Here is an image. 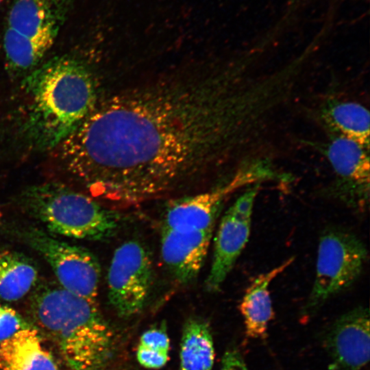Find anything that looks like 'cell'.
Segmentation results:
<instances>
[{"label":"cell","mask_w":370,"mask_h":370,"mask_svg":"<svg viewBox=\"0 0 370 370\" xmlns=\"http://www.w3.org/2000/svg\"><path fill=\"white\" fill-rule=\"evenodd\" d=\"M282 109L275 81L245 53L200 75L109 98L57 147L65 169L95 196L133 204L232 160L269 158Z\"/></svg>","instance_id":"6da1fadb"},{"label":"cell","mask_w":370,"mask_h":370,"mask_svg":"<svg viewBox=\"0 0 370 370\" xmlns=\"http://www.w3.org/2000/svg\"><path fill=\"white\" fill-rule=\"evenodd\" d=\"M30 312L71 370H103L111 362L115 334L97 301L45 282L33 292Z\"/></svg>","instance_id":"7a4b0ae2"},{"label":"cell","mask_w":370,"mask_h":370,"mask_svg":"<svg viewBox=\"0 0 370 370\" xmlns=\"http://www.w3.org/2000/svg\"><path fill=\"white\" fill-rule=\"evenodd\" d=\"M28 97L24 131L36 147H57L96 105V88L88 69L69 56L55 58L25 82Z\"/></svg>","instance_id":"3957f363"},{"label":"cell","mask_w":370,"mask_h":370,"mask_svg":"<svg viewBox=\"0 0 370 370\" xmlns=\"http://www.w3.org/2000/svg\"><path fill=\"white\" fill-rule=\"evenodd\" d=\"M25 210L50 232L77 239L102 240L118 227L116 214L90 197L58 183L32 186L21 195Z\"/></svg>","instance_id":"277c9868"},{"label":"cell","mask_w":370,"mask_h":370,"mask_svg":"<svg viewBox=\"0 0 370 370\" xmlns=\"http://www.w3.org/2000/svg\"><path fill=\"white\" fill-rule=\"evenodd\" d=\"M367 258V249L356 234L336 227L325 230L319 240L315 278L303 314L310 317L330 299L352 286Z\"/></svg>","instance_id":"5b68a950"},{"label":"cell","mask_w":370,"mask_h":370,"mask_svg":"<svg viewBox=\"0 0 370 370\" xmlns=\"http://www.w3.org/2000/svg\"><path fill=\"white\" fill-rule=\"evenodd\" d=\"M17 233L51 266L64 289L97 301L100 266L87 249L56 239L34 227L22 228Z\"/></svg>","instance_id":"8992f818"},{"label":"cell","mask_w":370,"mask_h":370,"mask_svg":"<svg viewBox=\"0 0 370 370\" xmlns=\"http://www.w3.org/2000/svg\"><path fill=\"white\" fill-rule=\"evenodd\" d=\"M153 284L149 251L139 241L122 243L114 252L108 274L109 301L116 312L128 318L144 308Z\"/></svg>","instance_id":"52a82bcc"},{"label":"cell","mask_w":370,"mask_h":370,"mask_svg":"<svg viewBox=\"0 0 370 370\" xmlns=\"http://www.w3.org/2000/svg\"><path fill=\"white\" fill-rule=\"evenodd\" d=\"M369 150L353 140L336 134L330 138L324 151L335 175L330 194L359 212L365 211L369 204Z\"/></svg>","instance_id":"ba28073f"},{"label":"cell","mask_w":370,"mask_h":370,"mask_svg":"<svg viewBox=\"0 0 370 370\" xmlns=\"http://www.w3.org/2000/svg\"><path fill=\"white\" fill-rule=\"evenodd\" d=\"M260 184L247 187L223 215L214 240L212 262L206 280L209 291H218L247 245L255 199Z\"/></svg>","instance_id":"9c48e42d"},{"label":"cell","mask_w":370,"mask_h":370,"mask_svg":"<svg viewBox=\"0 0 370 370\" xmlns=\"http://www.w3.org/2000/svg\"><path fill=\"white\" fill-rule=\"evenodd\" d=\"M71 0H12L3 37L29 42L47 51L68 16Z\"/></svg>","instance_id":"30bf717a"},{"label":"cell","mask_w":370,"mask_h":370,"mask_svg":"<svg viewBox=\"0 0 370 370\" xmlns=\"http://www.w3.org/2000/svg\"><path fill=\"white\" fill-rule=\"evenodd\" d=\"M330 370H360L369 360V312L358 306L335 320L323 340Z\"/></svg>","instance_id":"8fae6325"},{"label":"cell","mask_w":370,"mask_h":370,"mask_svg":"<svg viewBox=\"0 0 370 370\" xmlns=\"http://www.w3.org/2000/svg\"><path fill=\"white\" fill-rule=\"evenodd\" d=\"M213 229L177 231L162 227L161 256L173 278L188 284L197 277L208 253Z\"/></svg>","instance_id":"7c38bea8"},{"label":"cell","mask_w":370,"mask_h":370,"mask_svg":"<svg viewBox=\"0 0 370 370\" xmlns=\"http://www.w3.org/2000/svg\"><path fill=\"white\" fill-rule=\"evenodd\" d=\"M241 188L234 180L210 191L177 199L165 210L162 227L177 231L213 229L225 198Z\"/></svg>","instance_id":"4fadbf2b"},{"label":"cell","mask_w":370,"mask_h":370,"mask_svg":"<svg viewBox=\"0 0 370 370\" xmlns=\"http://www.w3.org/2000/svg\"><path fill=\"white\" fill-rule=\"evenodd\" d=\"M0 370H58L38 330L24 328L0 343Z\"/></svg>","instance_id":"5bb4252c"},{"label":"cell","mask_w":370,"mask_h":370,"mask_svg":"<svg viewBox=\"0 0 370 370\" xmlns=\"http://www.w3.org/2000/svg\"><path fill=\"white\" fill-rule=\"evenodd\" d=\"M294 261L291 257L272 269L260 274L247 288L239 309L244 319L246 336L263 338L273 316L269 287L270 283Z\"/></svg>","instance_id":"9a60e30c"},{"label":"cell","mask_w":370,"mask_h":370,"mask_svg":"<svg viewBox=\"0 0 370 370\" xmlns=\"http://www.w3.org/2000/svg\"><path fill=\"white\" fill-rule=\"evenodd\" d=\"M322 117L336 134L356 141L369 149V111L354 101H332L323 110Z\"/></svg>","instance_id":"2e32d148"},{"label":"cell","mask_w":370,"mask_h":370,"mask_svg":"<svg viewBox=\"0 0 370 370\" xmlns=\"http://www.w3.org/2000/svg\"><path fill=\"white\" fill-rule=\"evenodd\" d=\"M38 272L26 256L11 251H0V299L18 300L36 284Z\"/></svg>","instance_id":"e0dca14e"},{"label":"cell","mask_w":370,"mask_h":370,"mask_svg":"<svg viewBox=\"0 0 370 370\" xmlns=\"http://www.w3.org/2000/svg\"><path fill=\"white\" fill-rule=\"evenodd\" d=\"M214 360L212 336L208 325L199 319L185 323L180 343V370H212Z\"/></svg>","instance_id":"ac0fdd59"},{"label":"cell","mask_w":370,"mask_h":370,"mask_svg":"<svg viewBox=\"0 0 370 370\" xmlns=\"http://www.w3.org/2000/svg\"><path fill=\"white\" fill-rule=\"evenodd\" d=\"M30 326L15 310L0 304V343Z\"/></svg>","instance_id":"d6986e66"},{"label":"cell","mask_w":370,"mask_h":370,"mask_svg":"<svg viewBox=\"0 0 370 370\" xmlns=\"http://www.w3.org/2000/svg\"><path fill=\"white\" fill-rule=\"evenodd\" d=\"M169 338L164 325L153 326L146 330L140 338V346L158 351L169 352Z\"/></svg>","instance_id":"ffe728a7"},{"label":"cell","mask_w":370,"mask_h":370,"mask_svg":"<svg viewBox=\"0 0 370 370\" xmlns=\"http://www.w3.org/2000/svg\"><path fill=\"white\" fill-rule=\"evenodd\" d=\"M136 358L138 363L149 369H158L164 367L169 359V352L138 346Z\"/></svg>","instance_id":"44dd1931"},{"label":"cell","mask_w":370,"mask_h":370,"mask_svg":"<svg viewBox=\"0 0 370 370\" xmlns=\"http://www.w3.org/2000/svg\"><path fill=\"white\" fill-rule=\"evenodd\" d=\"M221 370H249L241 353L235 348L228 349L224 354Z\"/></svg>","instance_id":"7402d4cb"},{"label":"cell","mask_w":370,"mask_h":370,"mask_svg":"<svg viewBox=\"0 0 370 370\" xmlns=\"http://www.w3.org/2000/svg\"><path fill=\"white\" fill-rule=\"evenodd\" d=\"M2 1H3V0H0V4L1 3Z\"/></svg>","instance_id":"603a6c76"}]
</instances>
